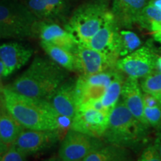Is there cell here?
<instances>
[{
  "instance_id": "35",
  "label": "cell",
  "mask_w": 161,
  "mask_h": 161,
  "mask_svg": "<svg viewBox=\"0 0 161 161\" xmlns=\"http://www.w3.org/2000/svg\"><path fill=\"white\" fill-rule=\"evenodd\" d=\"M156 69H158L159 72H161V56L159 57L157 60V66H156Z\"/></svg>"
},
{
  "instance_id": "10",
  "label": "cell",
  "mask_w": 161,
  "mask_h": 161,
  "mask_svg": "<svg viewBox=\"0 0 161 161\" xmlns=\"http://www.w3.org/2000/svg\"><path fill=\"white\" fill-rule=\"evenodd\" d=\"M109 114L91 108H78L70 129L101 139L108 127Z\"/></svg>"
},
{
  "instance_id": "28",
  "label": "cell",
  "mask_w": 161,
  "mask_h": 161,
  "mask_svg": "<svg viewBox=\"0 0 161 161\" xmlns=\"http://www.w3.org/2000/svg\"><path fill=\"white\" fill-rule=\"evenodd\" d=\"M8 38H21V37L15 30L0 23V39Z\"/></svg>"
},
{
  "instance_id": "4",
  "label": "cell",
  "mask_w": 161,
  "mask_h": 161,
  "mask_svg": "<svg viewBox=\"0 0 161 161\" xmlns=\"http://www.w3.org/2000/svg\"><path fill=\"white\" fill-rule=\"evenodd\" d=\"M110 13L102 4H84L75 10L66 29L78 44L85 46L104 25Z\"/></svg>"
},
{
  "instance_id": "33",
  "label": "cell",
  "mask_w": 161,
  "mask_h": 161,
  "mask_svg": "<svg viewBox=\"0 0 161 161\" xmlns=\"http://www.w3.org/2000/svg\"><path fill=\"white\" fill-rule=\"evenodd\" d=\"M149 3L157 8L161 10V0H151Z\"/></svg>"
},
{
  "instance_id": "3",
  "label": "cell",
  "mask_w": 161,
  "mask_h": 161,
  "mask_svg": "<svg viewBox=\"0 0 161 161\" xmlns=\"http://www.w3.org/2000/svg\"><path fill=\"white\" fill-rule=\"evenodd\" d=\"M148 127L134 117L120 101L110 110L103 138L108 144L132 148L143 141Z\"/></svg>"
},
{
  "instance_id": "26",
  "label": "cell",
  "mask_w": 161,
  "mask_h": 161,
  "mask_svg": "<svg viewBox=\"0 0 161 161\" xmlns=\"http://www.w3.org/2000/svg\"><path fill=\"white\" fill-rule=\"evenodd\" d=\"M138 161H161V156L155 142L145 148Z\"/></svg>"
},
{
  "instance_id": "9",
  "label": "cell",
  "mask_w": 161,
  "mask_h": 161,
  "mask_svg": "<svg viewBox=\"0 0 161 161\" xmlns=\"http://www.w3.org/2000/svg\"><path fill=\"white\" fill-rule=\"evenodd\" d=\"M73 53L75 57L76 72L82 75L115 69L119 59L80 44H78Z\"/></svg>"
},
{
  "instance_id": "5",
  "label": "cell",
  "mask_w": 161,
  "mask_h": 161,
  "mask_svg": "<svg viewBox=\"0 0 161 161\" xmlns=\"http://www.w3.org/2000/svg\"><path fill=\"white\" fill-rule=\"evenodd\" d=\"M104 145L99 138L69 129L60 143L58 157L62 161L83 160Z\"/></svg>"
},
{
  "instance_id": "14",
  "label": "cell",
  "mask_w": 161,
  "mask_h": 161,
  "mask_svg": "<svg viewBox=\"0 0 161 161\" xmlns=\"http://www.w3.org/2000/svg\"><path fill=\"white\" fill-rule=\"evenodd\" d=\"M46 100L58 115L72 119L78 108L75 83L63 82Z\"/></svg>"
},
{
  "instance_id": "22",
  "label": "cell",
  "mask_w": 161,
  "mask_h": 161,
  "mask_svg": "<svg viewBox=\"0 0 161 161\" xmlns=\"http://www.w3.org/2000/svg\"><path fill=\"white\" fill-rule=\"evenodd\" d=\"M136 23L150 30L152 33L158 31L161 27V10L148 3L141 11Z\"/></svg>"
},
{
  "instance_id": "31",
  "label": "cell",
  "mask_w": 161,
  "mask_h": 161,
  "mask_svg": "<svg viewBox=\"0 0 161 161\" xmlns=\"http://www.w3.org/2000/svg\"><path fill=\"white\" fill-rule=\"evenodd\" d=\"M153 36H154V38L155 39V40L161 43V27L158 31L153 33Z\"/></svg>"
},
{
  "instance_id": "11",
  "label": "cell",
  "mask_w": 161,
  "mask_h": 161,
  "mask_svg": "<svg viewBox=\"0 0 161 161\" xmlns=\"http://www.w3.org/2000/svg\"><path fill=\"white\" fill-rule=\"evenodd\" d=\"M32 34L40 41L53 44L72 52L78 46L75 38L67 30L49 19H37L34 24Z\"/></svg>"
},
{
  "instance_id": "15",
  "label": "cell",
  "mask_w": 161,
  "mask_h": 161,
  "mask_svg": "<svg viewBox=\"0 0 161 161\" xmlns=\"http://www.w3.org/2000/svg\"><path fill=\"white\" fill-rule=\"evenodd\" d=\"M121 96L125 105L134 117L140 121L142 123L148 125L144 117L143 93L138 83V79L127 78L122 85Z\"/></svg>"
},
{
  "instance_id": "19",
  "label": "cell",
  "mask_w": 161,
  "mask_h": 161,
  "mask_svg": "<svg viewBox=\"0 0 161 161\" xmlns=\"http://www.w3.org/2000/svg\"><path fill=\"white\" fill-rule=\"evenodd\" d=\"M83 161H135V160L128 148L108 143L88 154Z\"/></svg>"
},
{
  "instance_id": "13",
  "label": "cell",
  "mask_w": 161,
  "mask_h": 161,
  "mask_svg": "<svg viewBox=\"0 0 161 161\" xmlns=\"http://www.w3.org/2000/svg\"><path fill=\"white\" fill-rule=\"evenodd\" d=\"M33 49L19 43L0 45V60L4 65V78L11 75L29 62Z\"/></svg>"
},
{
  "instance_id": "27",
  "label": "cell",
  "mask_w": 161,
  "mask_h": 161,
  "mask_svg": "<svg viewBox=\"0 0 161 161\" xmlns=\"http://www.w3.org/2000/svg\"><path fill=\"white\" fill-rule=\"evenodd\" d=\"M0 161H29L27 157L23 155L21 153L11 146L5 152L0 153Z\"/></svg>"
},
{
  "instance_id": "7",
  "label": "cell",
  "mask_w": 161,
  "mask_h": 161,
  "mask_svg": "<svg viewBox=\"0 0 161 161\" xmlns=\"http://www.w3.org/2000/svg\"><path fill=\"white\" fill-rule=\"evenodd\" d=\"M158 55L149 46H144L129 55L119 58L116 68L133 78H143L155 70Z\"/></svg>"
},
{
  "instance_id": "24",
  "label": "cell",
  "mask_w": 161,
  "mask_h": 161,
  "mask_svg": "<svg viewBox=\"0 0 161 161\" xmlns=\"http://www.w3.org/2000/svg\"><path fill=\"white\" fill-rule=\"evenodd\" d=\"M140 87L143 92L150 94L161 103V72L154 71L142 78Z\"/></svg>"
},
{
  "instance_id": "21",
  "label": "cell",
  "mask_w": 161,
  "mask_h": 161,
  "mask_svg": "<svg viewBox=\"0 0 161 161\" xmlns=\"http://www.w3.org/2000/svg\"><path fill=\"white\" fill-rule=\"evenodd\" d=\"M125 80L123 73L117 69L111 83L107 87L105 93L102 98V103L109 112L119 102Z\"/></svg>"
},
{
  "instance_id": "30",
  "label": "cell",
  "mask_w": 161,
  "mask_h": 161,
  "mask_svg": "<svg viewBox=\"0 0 161 161\" xmlns=\"http://www.w3.org/2000/svg\"><path fill=\"white\" fill-rule=\"evenodd\" d=\"M4 78V65L3 62L0 60V90L3 88L2 85V78Z\"/></svg>"
},
{
  "instance_id": "29",
  "label": "cell",
  "mask_w": 161,
  "mask_h": 161,
  "mask_svg": "<svg viewBox=\"0 0 161 161\" xmlns=\"http://www.w3.org/2000/svg\"><path fill=\"white\" fill-rule=\"evenodd\" d=\"M143 103L144 107H146V108H154V107L161 104L156 98L146 92H143Z\"/></svg>"
},
{
  "instance_id": "37",
  "label": "cell",
  "mask_w": 161,
  "mask_h": 161,
  "mask_svg": "<svg viewBox=\"0 0 161 161\" xmlns=\"http://www.w3.org/2000/svg\"><path fill=\"white\" fill-rule=\"evenodd\" d=\"M78 161H83V160H78Z\"/></svg>"
},
{
  "instance_id": "23",
  "label": "cell",
  "mask_w": 161,
  "mask_h": 161,
  "mask_svg": "<svg viewBox=\"0 0 161 161\" xmlns=\"http://www.w3.org/2000/svg\"><path fill=\"white\" fill-rule=\"evenodd\" d=\"M142 42L134 32L122 30L119 31V58L132 53L141 46Z\"/></svg>"
},
{
  "instance_id": "2",
  "label": "cell",
  "mask_w": 161,
  "mask_h": 161,
  "mask_svg": "<svg viewBox=\"0 0 161 161\" xmlns=\"http://www.w3.org/2000/svg\"><path fill=\"white\" fill-rule=\"evenodd\" d=\"M65 70L50 58L37 56L8 86L22 95L47 99L64 82Z\"/></svg>"
},
{
  "instance_id": "32",
  "label": "cell",
  "mask_w": 161,
  "mask_h": 161,
  "mask_svg": "<svg viewBox=\"0 0 161 161\" xmlns=\"http://www.w3.org/2000/svg\"><path fill=\"white\" fill-rule=\"evenodd\" d=\"M160 134H159L158 137L157 138V140L155 141V143L157 145V146H158L159 153H160V154L161 156V129H160Z\"/></svg>"
},
{
  "instance_id": "6",
  "label": "cell",
  "mask_w": 161,
  "mask_h": 161,
  "mask_svg": "<svg viewBox=\"0 0 161 161\" xmlns=\"http://www.w3.org/2000/svg\"><path fill=\"white\" fill-rule=\"evenodd\" d=\"M37 20L24 3L14 0L0 2V23L15 30L21 38L33 36L32 30Z\"/></svg>"
},
{
  "instance_id": "17",
  "label": "cell",
  "mask_w": 161,
  "mask_h": 161,
  "mask_svg": "<svg viewBox=\"0 0 161 161\" xmlns=\"http://www.w3.org/2000/svg\"><path fill=\"white\" fill-rule=\"evenodd\" d=\"M24 5L37 19H55L65 12V0H24Z\"/></svg>"
},
{
  "instance_id": "25",
  "label": "cell",
  "mask_w": 161,
  "mask_h": 161,
  "mask_svg": "<svg viewBox=\"0 0 161 161\" xmlns=\"http://www.w3.org/2000/svg\"><path fill=\"white\" fill-rule=\"evenodd\" d=\"M144 117L148 126L161 129V104L154 108H144Z\"/></svg>"
},
{
  "instance_id": "38",
  "label": "cell",
  "mask_w": 161,
  "mask_h": 161,
  "mask_svg": "<svg viewBox=\"0 0 161 161\" xmlns=\"http://www.w3.org/2000/svg\"><path fill=\"white\" fill-rule=\"evenodd\" d=\"M2 90H3V89H2ZM2 90H0V92H1V91H2Z\"/></svg>"
},
{
  "instance_id": "12",
  "label": "cell",
  "mask_w": 161,
  "mask_h": 161,
  "mask_svg": "<svg viewBox=\"0 0 161 161\" xmlns=\"http://www.w3.org/2000/svg\"><path fill=\"white\" fill-rule=\"evenodd\" d=\"M119 26L117 25L111 13L108 19L89 40L85 46L103 52L108 55L119 58Z\"/></svg>"
},
{
  "instance_id": "34",
  "label": "cell",
  "mask_w": 161,
  "mask_h": 161,
  "mask_svg": "<svg viewBox=\"0 0 161 161\" xmlns=\"http://www.w3.org/2000/svg\"><path fill=\"white\" fill-rule=\"evenodd\" d=\"M8 148V147L4 143V142L3 141V139L1 137V135H0V153L5 152Z\"/></svg>"
},
{
  "instance_id": "18",
  "label": "cell",
  "mask_w": 161,
  "mask_h": 161,
  "mask_svg": "<svg viewBox=\"0 0 161 161\" xmlns=\"http://www.w3.org/2000/svg\"><path fill=\"white\" fill-rule=\"evenodd\" d=\"M24 128L10 114L0 92V135L8 147L13 146Z\"/></svg>"
},
{
  "instance_id": "8",
  "label": "cell",
  "mask_w": 161,
  "mask_h": 161,
  "mask_svg": "<svg viewBox=\"0 0 161 161\" xmlns=\"http://www.w3.org/2000/svg\"><path fill=\"white\" fill-rule=\"evenodd\" d=\"M64 136L59 130L24 128L13 146L25 157L40 154L51 148Z\"/></svg>"
},
{
  "instance_id": "16",
  "label": "cell",
  "mask_w": 161,
  "mask_h": 161,
  "mask_svg": "<svg viewBox=\"0 0 161 161\" xmlns=\"http://www.w3.org/2000/svg\"><path fill=\"white\" fill-rule=\"evenodd\" d=\"M150 0H114L111 14L117 25L129 28Z\"/></svg>"
},
{
  "instance_id": "36",
  "label": "cell",
  "mask_w": 161,
  "mask_h": 161,
  "mask_svg": "<svg viewBox=\"0 0 161 161\" xmlns=\"http://www.w3.org/2000/svg\"><path fill=\"white\" fill-rule=\"evenodd\" d=\"M44 161H62L58 157H53V158H50L49 159H46Z\"/></svg>"
},
{
  "instance_id": "1",
  "label": "cell",
  "mask_w": 161,
  "mask_h": 161,
  "mask_svg": "<svg viewBox=\"0 0 161 161\" xmlns=\"http://www.w3.org/2000/svg\"><path fill=\"white\" fill-rule=\"evenodd\" d=\"M4 103L10 114L26 129L59 130L64 136L72 119L58 115L46 99L29 97L3 86Z\"/></svg>"
},
{
  "instance_id": "20",
  "label": "cell",
  "mask_w": 161,
  "mask_h": 161,
  "mask_svg": "<svg viewBox=\"0 0 161 161\" xmlns=\"http://www.w3.org/2000/svg\"><path fill=\"white\" fill-rule=\"evenodd\" d=\"M40 46L52 61L64 69L76 72L75 57L73 52L43 41H40Z\"/></svg>"
}]
</instances>
